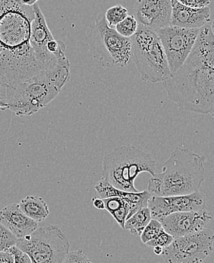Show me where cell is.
<instances>
[{
    "label": "cell",
    "mask_w": 214,
    "mask_h": 263,
    "mask_svg": "<svg viewBox=\"0 0 214 263\" xmlns=\"http://www.w3.org/2000/svg\"><path fill=\"white\" fill-rule=\"evenodd\" d=\"M163 85L168 98L180 110L213 117L214 34L211 21L200 28L186 60Z\"/></svg>",
    "instance_id": "1"
},
{
    "label": "cell",
    "mask_w": 214,
    "mask_h": 263,
    "mask_svg": "<svg viewBox=\"0 0 214 263\" xmlns=\"http://www.w3.org/2000/svg\"><path fill=\"white\" fill-rule=\"evenodd\" d=\"M32 6L0 0V76L7 85L23 82L44 68L30 44Z\"/></svg>",
    "instance_id": "2"
},
{
    "label": "cell",
    "mask_w": 214,
    "mask_h": 263,
    "mask_svg": "<svg viewBox=\"0 0 214 263\" xmlns=\"http://www.w3.org/2000/svg\"><path fill=\"white\" fill-rule=\"evenodd\" d=\"M69 79V60H51L31 79L7 85V110L18 117L33 115L53 101Z\"/></svg>",
    "instance_id": "3"
},
{
    "label": "cell",
    "mask_w": 214,
    "mask_h": 263,
    "mask_svg": "<svg viewBox=\"0 0 214 263\" xmlns=\"http://www.w3.org/2000/svg\"><path fill=\"white\" fill-rule=\"evenodd\" d=\"M204 177L205 168L201 155L177 147L165 162L163 171L149 179L147 190L156 196L191 194L199 190Z\"/></svg>",
    "instance_id": "4"
},
{
    "label": "cell",
    "mask_w": 214,
    "mask_h": 263,
    "mask_svg": "<svg viewBox=\"0 0 214 263\" xmlns=\"http://www.w3.org/2000/svg\"><path fill=\"white\" fill-rule=\"evenodd\" d=\"M143 172L154 175L156 161L144 151L132 145H123L104 156L101 180L118 190L138 193L134 181Z\"/></svg>",
    "instance_id": "5"
},
{
    "label": "cell",
    "mask_w": 214,
    "mask_h": 263,
    "mask_svg": "<svg viewBox=\"0 0 214 263\" xmlns=\"http://www.w3.org/2000/svg\"><path fill=\"white\" fill-rule=\"evenodd\" d=\"M92 55L106 69L125 67L133 61L131 37H123L101 13L85 37Z\"/></svg>",
    "instance_id": "6"
},
{
    "label": "cell",
    "mask_w": 214,
    "mask_h": 263,
    "mask_svg": "<svg viewBox=\"0 0 214 263\" xmlns=\"http://www.w3.org/2000/svg\"><path fill=\"white\" fill-rule=\"evenodd\" d=\"M131 40L133 60L143 81L163 82L172 75L156 31L139 24L137 31Z\"/></svg>",
    "instance_id": "7"
},
{
    "label": "cell",
    "mask_w": 214,
    "mask_h": 263,
    "mask_svg": "<svg viewBox=\"0 0 214 263\" xmlns=\"http://www.w3.org/2000/svg\"><path fill=\"white\" fill-rule=\"evenodd\" d=\"M15 247L26 253L32 263H62L71 245L59 227L50 226L37 228L28 237L19 239Z\"/></svg>",
    "instance_id": "8"
},
{
    "label": "cell",
    "mask_w": 214,
    "mask_h": 263,
    "mask_svg": "<svg viewBox=\"0 0 214 263\" xmlns=\"http://www.w3.org/2000/svg\"><path fill=\"white\" fill-rule=\"evenodd\" d=\"M213 232L204 228L198 232L174 239L161 256L167 263H202L213 250Z\"/></svg>",
    "instance_id": "9"
},
{
    "label": "cell",
    "mask_w": 214,
    "mask_h": 263,
    "mask_svg": "<svg viewBox=\"0 0 214 263\" xmlns=\"http://www.w3.org/2000/svg\"><path fill=\"white\" fill-rule=\"evenodd\" d=\"M199 30L169 25L156 31L172 73L177 72L186 60L196 43Z\"/></svg>",
    "instance_id": "10"
},
{
    "label": "cell",
    "mask_w": 214,
    "mask_h": 263,
    "mask_svg": "<svg viewBox=\"0 0 214 263\" xmlns=\"http://www.w3.org/2000/svg\"><path fill=\"white\" fill-rule=\"evenodd\" d=\"M205 195L199 190L188 195L172 196H150L147 204L152 219L161 222L165 217L177 212L204 210L206 207Z\"/></svg>",
    "instance_id": "11"
},
{
    "label": "cell",
    "mask_w": 214,
    "mask_h": 263,
    "mask_svg": "<svg viewBox=\"0 0 214 263\" xmlns=\"http://www.w3.org/2000/svg\"><path fill=\"white\" fill-rule=\"evenodd\" d=\"M213 215L207 211L177 212L161 220L163 230L174 239L198 232L206 228Z\"/></svg>",
    "instance_id": "12"
},
{
    "label": "cell",
    "mask_w": 214,
    "mask_h": 263,
    "mask_svg": "<svg viewBox=\"0 0 214 263\" xmlns=\"http://www.w3.org/2000/svg\"><path fill=\"white\" fill-rule=\"evenodd\" d=\"M171 0H137L134 17L139 25L153 31L170 25Z\"/></svg>",
    "instance_id": "13"
},
{
    "label": "cell",
    "mask_w": 214,
    "mask_h": 263,
    "mask_svg": "<svg viewBox=\"0 0 214 263\" xmlns=\"http://www.w3.org/2000/svg\"><path fill=\"white\" fill-rule=\"evenodd\" d=\"M33 9L34 18L31 23L30 44L38 61L45 66L49 62L57 59L50 56L47 50V43L54 39V37L41 8L36 3L33 6Z\"/></svg>",
    "instance_id": "14"
},
{
    "label": "cell",
    "mask_w": 214,
    "mask_h": 263,
    "mask_svg": "<svg viewBox=\"0 0 214 263\" xmlns=\"http://www.w3.org/2000/svg\"><path fill=\"white\" fill-rule=\"evenodd\" d=\"M171 26L186 29H200L211 21V12L209 6L201 9H193L182 6L177 0H171Z\"/></svg>",
    "instance_id": "15"
},
{
    "label": "cell",
    "mask_w": 214,
    "mask_h": 263,
    "mask_svg": "<svg viewBox=\"0 0 214 263\" xmlns=\"http://www.w3.org/2000/svg\"><path fill=\"white\" fill-rule=\"evenodd\" d=\"M0 223L18 240L28 237L38 228V223L25 215L18 203H11L0 211Z\"/></svg>",
    "instance_id": "16"
},
{
    "label": "cell",
    "mask_w": 214,
    "mask_h": 263,
    "mask_svg": "<svg viewBox=\"0 0 214 263\" xmlns=\"http://www.w3.org/2000/svg\"><path fill=\"white\" fill-rule=\"evenodd\" d=\"M95 190L98 193V196L101 199H107L110 197H119L125 199L131 205V213L129 218L135 213L136 212L142 208L147 207L150 199V193L147 190L138 193H131V192H125L123 190H118L110 184L101 180L95 184Z\"/></svg>",
    "instance_id": "17"
},
{
    "label": "cell",
    "mask_w": 214,
    "mask_h": 263,
    "mask_svg": "<svg viewBox=\"0 0 214 263\" xmlns=\"http://www.w3.org/2000/svg\"><path fill=\"white\" fill-rule=\"evenodd\" d=\"M18 205L26 216L36 223L44 221L50 215L48 205L39 196H26L18 202Z\"/></svg>",
    "instance_id": "18"
},
{
    "label": "cell",
    "mask_w": 214,
    "mask_h": 263,
    "mask_svg": "<svg viewBox=\"0 0 214 263\" xmlns=\"http://www.w3.org/2000/svg\"><path fill=\"white\" fill-rule=\"evenodd\" d=\"M104 199L105 209L113 217L119 226L125 228V222L129 218L131 205L125 199L119 197H110Z\"/></svg>",
    "instance_id": "19"
},
{
    "label": "cell",
    "mask_w": 214,
    "mask_h": 263,
    "mask_svg": "<svg viewBox=\"0 0 214 263\" xmlns=\"http://www.w3.org/2000/svg\"><path fill=\"white\" fill-rule=\"evenodd\" d=\"M151 219V214L149 208H142L125 221L124 229L128 230L133 235L140 236Z\"/></svg>",
    "instance_id": "20"
},
{
    "label": "cell",
    "mask_w": 214,
    "mask_h": 263,
    "mask_svg": "<svg viewBox=\"0 0 214 263\" xmlns=\"http://www.w3.org/2000/svg\"><path fill=\"white\" fill-rule=\"evenodd\" d=\"M128 10L121 5H116L107 9L104 14L106 22L110 28H113L128 16Z\"/></svg>",
    "instance_id": "21"
},
{
    "label": "cell",
    "mask_w": 214,
    "mask_h": 263,
    "mask_svg": "<svg viewBox=\"0 0 214 263\" xmlns=\"http://www.w3.org/2000/svg\"><path fill=\"white\" fill-rule=\"evenodd\" d=\"M138 27L139 23L134 15H128L124 20L115 25L114 29L123 37L130 38L135 34Z\"/></svg>",
    "instance_id": "22"
},
{
    "label": "cell",
    "mask_w": 214,
    "mask_h": 263,
    "mask_svg": "<svg viewBox=\"0 0 214 263\" xmlns=\"http://www.w3.org/2000/svg\"><path fill=\"white\" fill-rule=\"evenodd\" d=\"M17 241L15 236L0 223V252L9 251L16 246Z\"/></svg>",
    "instance_id": "23"
},
{
    "label": "cell",
    "mask_w": 214,
    "mask_h": 263,
    "mask_svg": "<svg viewBox=\"0 0 214 263\" xmlns=\"http://www.w3.org/2000/svg\"><path fill=\"white\" fill-rule=\"evenodd\" d=\"M163 229V226L159 221L156 219L150 220V222L145 227L140 235L142 243L145 245L147 242L154 238Z\"/></svg>",
    "instance_id": "24"
},
{
    "label": "cell",
    "mask_w": 214,
    "mask_h": 263,
    "mask_svg": "<svg viewBox=\"0 0 214 263\" xmlns=\"http://www.w3.org/2000/svg\"><path fill=\"white\" fill-rule=\"evenodd\" d=\"M173 240V237L163 229L154 238L152 239L150 241L147 242L145 245H147L149 248H153V247H163V248H166V247H167L168 246L170 245Z\"/></svg>",
    "instance_id": "25"
},
{
    "label": "cell",
    "mask_w": 214,
    "mask_h": 263,
    "mask_svg": "<svg viewBox=\"0 0 214 263\" xmlns=\"http://www.w3.org/2000/svg\"><path fill=\"white\" fill-rule=\"evenodd\" d=\"M62 263H93L84 253L83 250L69 251Z\"/></svg>",
    "instance_id": "26"
},
{
    "label": "cell",
    "mask_w": 214,
    "mask_h": 263,
    "mask_svg": "<svg viewBox=\"0 0 214 263\" xmlns=\"http://www.w3.org/2000/svg\"><path fill=\"white\" fill-rule=\"evenodd\" d=\"M182 6L193 9H201L207 7L211 3V0H177Z\"/></svg>",
    "instance_id": "27"
},
{
    "label": "cell",
    "mask_w": 214,
    "mask_h": 263,
    "mask_svg": "<svg viewBox=\"0 0 214 263\" xmlns=\"http://www.w3.org/2000/svg\"><path fill=\"white\" fill-rule=\"evenodd\" d=\"M9 251L13 255L14 263H32L29 256L16 247H12Z\"/></svg>",
    "instance_id": "28"
},
{
    "label": "cell",
    "mask_w": 214,
    "mask_h": 263,
    "mask_svg": "<svg viewBox=\"0 0 214 263\" xmlns=\"http://www.w3.org/2000/svg\"><path fill=\"white\" fill-rule=\"evenodd\" d=\"M6 91H7V84L4 82L3 78L0 76V106H1L2 111L7 110Z\"/></svg>",
    "instance_id": "29"
},
{
    "label": "cell",
    "mask_w": 214,
    "mask_h": 263,
    "mask_svg": "<svg viewBox=\"0 0 214 263\" xmlns=\"http://www.w3.org/2000/svg\"><path fill=\"white\" fill-rule=\"evenodd\" d=\"M0 263H14V256L9 251L0 252Z\"/></svg>",
    "instance_id": "30"
},
{
    "label": "cell",
    "mask_w": 214,
    "mask_h": 263,
    "mask_svg": "<svg viewBox=\"0 0 214 263\" xmlns=\"http://www.w3.org/2000/svg\"><path fill=\"white\" fill-rule=\"evenodd\" d=\"M93 206L98 209V210H104L105 209V205H104V199L101 198H93L92 199Z\"/></svg>",
    "instance_id": "31"
},
{
    "label": "cell",
    "mask_w": 214,
    "mask_h": 263,
    "mask_svg": "<svg viewBox=\"0 0 214 263\" xmlns=\"http://www.w3.org/2000/svg\"><path fill=\"white\" fill-rule=\"evenodd\" d=\"M38 0H15V3L21 6H32L37 3Z\"/></svg>",
    "instance_id": "32"
},
{
    "label": "cell",
    "mask_w": 214,
    "mask_h": 263,
    "mask_svg": "<svg viewBox=\"0 0 214 263\" xmlns=\"http://www.w3.org/2000/svg\"><path fill=\"white\" fill-rule=\"evenodd\" d=\"M152 249H153V253H154L155 254L158 255V256H160V255H162V253H163V247H154Z\"/></svg>",
    "instance_id": "33"
},
{
    "label": "cell",
    "mask_w": 214,
    "mask_h": 263,
    "mask_svg": "<svg viewBox=\"0 0 214 263\" xmlns=\"http://www.w3.org/2000/svg\"><path fill=\"white\" fill-rule=\"evenodd\" d=\"M0 110H1V106H0Z\"/></svg>",
    "instance_id": "34"
}]
</instances>
